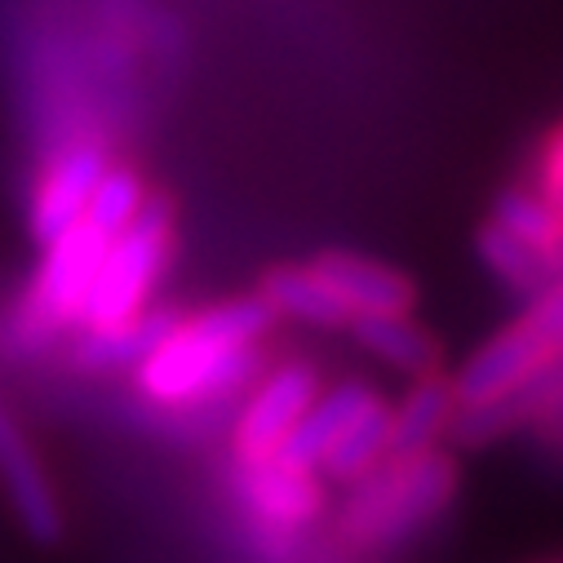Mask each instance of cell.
I'll list each match as a JSON object with an SVG mask.
<instances>
[{
    "label": "cell",
    "instance_id": "1",
    "mask_svg": "<svg viewBox=\"0 0 563 563\" xmlns=\"http://www.w3.org/2000/svg\"><path fill=\"white\" fill-rule=\"evenodd\" d=\"M271 329L275 316L257 294L218 298L200 311H178L156 346L129 368L133 390L165 412L222 404L249 390L266 368L262 346Z\"/></svg>",
    "mask_w": 563,
    "mask_h": 563
},
{
    "label": "cell",
    "instance_id": "2",
    "mask_svg": "<svg viewBox=\"0 0 563 563\" xmlns=\"http://www.w3.org/2000/svg\"><path fill=\"white\" fill-rule=\"evenodd\" d=\"M457 484L462 466L449 449L390 453L373 475L351 484L338 515V537L364 554L399 550L453 506Z\"/></svg>",
    "mask_w": 563,
    "mask_h": 563
},
{
    "label": "cell",
    "instance_id": "3",
    "mask_svg": "<svg viewBox=\"0 0 563 563\" xmlns=\"http://www.w3.org/2000/svg\"><path fill=\"white\" fill-rule=\"evenodd\" d=\"M174 253H178L174 200L152 191V200L137 209V218L120 235H111L93 275L80 329H120V324H133L137 316H147L156 307L161 279L174 266Z\"/></svg>",
    "mask_w": 563,
    "mask_h": 563
},
{
    "label": "cell",
    "instance_id": "4",
    "mask_svg": "<svg viewBox=\"0 0 563 563\" xmlns=\"http://www.w3.org/2000/svg\"><path fill=\"white\" fill-rule=\"evenodd\" d=\"M107 244H111V235H102L89 218L71 222L63 235L41 244V262L10 311V333L23 351H45L63 333L71 338L80 329V316H85V302H89Z\"/></svg>",
    "mask_w": 563,
    "mask_h": 563
},
{
    "label": "cell",
    "instance_id": "5",
    "mask_svg": "<svg viewBox=\"0 0 563 563\" xmlns=\"http://www.w3.org/2000/svg\"><path fill=\"white\" fill-rule=\"evenodd\" d=\"M316 395H320L316 364H307V360L266 364L257 373V382L249 386V395L235 412V427H231L235 466L279 457V449L289 444V435L298 431V421H302V412L311 408Z\"/></svg>",
    "mask_w": 563,
    "mask_h": 563
},
{
    "label": "cell",
    "instance_id": "6",
    "mask_svg": "<svg viewBox=\"0 0 563 563\" xmlns=\"http://www.w3.org/2000/svg\"><path fill=\"white\" fill-rule=\"evenodd\" d=\"M115 165L111 143L102 133H71L49 147L32 191H27V231L36 244H49L71 222L85 218V205L102 174Z\"/></svg>",
    "mask_w": 563,
    "mask_h": 563
},
{
    "label": "cell",
    "instance_id": "7",
    "mask_svg": "<svg viewBox=\"0 0 563 563\" xmlns=\"http://www.w3.org/2000/svg\"><path fill=\"white\" fill-rule=\"evenodd\" d=\"M235 501L249 515V523L271 537V541H298L311 528H320L324 510H329V484L320 479V471L307 466H289V462H253V466H235Z\"/></svg>",
    "mask_w": 563,
    "mask_h": 563
},
{
    "label": "cell",
    "instance_id": "8",
    "mask_svg": "<svg viewBox=\"0 0 563 563\" xmlns=\"http://www.w3.org/2000/svg\"><path fill=\"white\" fill-rule=\"evenodd\" d=\"M0 493H5L27 541H36V545L63 541L67 515H63L58 488H54L36 444L27 440V431L19 427V417L5 399H0Z\"/></svg>",
    "mask_w": 563,
    "mask_h": 563
},
{
    "label": "cell",
    "instance_id": "9",
    "mask_svg": "<svg viewBox=\"0 0 563 563\" xmlns=\"http://www.w3.org/2000/svg\"><path fill=\"white\" fill-rule=\"evenodd\" d=\"M307 262L324 279V289L342 302L351 324L373 320V316H412L417 311V285L395 262H382V257H368L355 249H320Z\"/></svg>",
    "mask_w": 563,
    "mask_h": 563
},
{
    "label": "cell",
    "instance_id": "10",
    "mask_svg": "<svg viewBox=\"0 0 563 563\" xmlns=\"http://www.w3.org/2000/svg\"><path fill=\"white\" fill-rule=\"evenodd\" d=\"M253 294L271 307L275 320H289V324H302V329H316V333H346L351 329V316L324 289V279L311 271L307 257L266 266Z\"/></svg>",
    "mask_w": 563,
    "mask_h": 563
},
{
    "label": "cell",
    "instance_id": "11",
    "mask_svg": "<svg viewBox=\"0 0 563 563\" xmlns=\"http://www.w3.org/2000/svg\"><path fill=\"white\" fill-rule=\"evenodd\" d=\"M382 395L368 386V382H338V386H320V395L311 399V408L302 412L298 431L289 435V444L279 449V462L289 466H307L316 471L320 457L338 444V435L351 427L360 412H368Z\"/></svg>",
    "mask_w": 563,
    "mask_h": 563
},
{
    "label": "cell",
    "instance_id": "12",
    "mask_svg": "<svg viewBox=\"0 0 563 563\" xmlns=\"http://www.w3.org/2000/svg\"><path fill=\"white\" fill-rule=\"evenodd\" d=\"M457 390L449 368L408 382L404 399L390 404V444L395 453H427V449H444V440L453 435L457 421Z\"/></svg>",
    "mask_w": 563,
    "mask_h": 563
},
{
    "label": "cell",
    "instance_id": "13",
    "mask_svg": "<svg viewBox=\"0 0 563 563\" xmlns=\"http://www.w3.org/2000/svg\"><path fill=\"white\" fill-rule=\"evenodd\" d=\"M351 338L360 342L368 360L386 364L390 373L408 382L444 373V346L417 316H373V320L351 324Z\"/></svg>",
    "mask_w": 563,
    "mask_h": 563
},
{
    "label": "cell",
    "instance_id": "14",
    "mask_svg": "<svg viewBox=\"0 0 563 563\" xmlns=\"http://www.w3.org/2000/svg\"><path fill=\"white\" fill-rule=\"evenodd\" d=\"M174 316H178V307H152L147 316H137L133 324H120V329H80V333H71L67 364L76 373H89V377L129 373L156 346V338L169 329Z\"/></svg>",
    "mask_w": 563,
    "mask_h": 563
},
{
    "label": "cell",
    "instance_id": "15",
    "mask_svg": "<svg viewBox=\"0 0 563 563\" xmlns=\"http://www.w3.org/2000/svg\"><path fill=\"white\" fill-rule=\"evenodd\" d=\"M475 253H479V262H484V271L497 279L501 289H510L515 298H537V294H545L554 279L563 275L550 257H541L537 249H528L519 235H510L506 227H497L493 218H484L479 227H475Z\"/></svg>",
    "mask_w": 563,
    "mask_h": 563
},
{
    "label": "cell",
    "instance_id": "16",
    "mask_svg": "<svg viewBox=\"0 0 563 563\" xmlns=\"http://www.w3.org/2000/svg\"><path fill=\"white\" fill-rule=\"evenodd\" d=\"M390 453H395V444H390V399H377L368 412H360L351 427L338 435V444L320 457L316 471H320L324 484L351 488L364 475H373Z\"/></svg>",
    "mask_w": 563,
    "mask_h": 563
},
{
    "label": "cell",
    "instance_id": "17",
    "mask_svg": "<svg viewBox=\"0 0 563 563\" xmlns=\"http://www.w3.org/2000/svg\"><path fill=\"white\" fill-rule=\"evenodd\" d=\"M488 218H493L497 227H506L510 235H519L528 249H537L541 257H550V262L563 271V218H559L550 205H541L523 183L501 187V191L493 196Z\"/></svg>",
    "mask_w": 563,
    "mask_h": 563
},
{
    "label": "cell",
    "instance_id": "18",
    "mask_svg": "<svg viewBox=\"0 0 563 563\" xmlns=\"http://www.w3.org/2000/svg\"><path fill=\"white\" fill-rule=\"evenodd\" d=\"M152 200V187H147V178L137 174L133 165H111L107 174H102V183L93 187V196H89V205H85V218L102 231V235H120L133 218H137V209H143Z\"/></svg>",
    "mask_w": 563,
    "mask_h": 563
},
{
    "label": "cell",
    "instance_id": "19",
    "mask_svg": "<svg viewBox=\"0 0 563 563\" xmlns=\"http://www.w3.org/2000/svg\"><path fill=\"white\" fill-rule=\"evenodd\" d=\"M541 205H550L563 218V120H554L528 156V178H519Z\"/></svg>",
    "mask_w": 563,
    "mask_h": 563
}]
</instances>
